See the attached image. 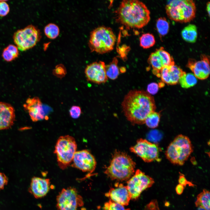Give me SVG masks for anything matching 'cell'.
Here are the masks:
<instances>
[{
  "label": "cell",
  "mask_w": 210,
  "mask_h": 210,
  "mask_svg": "<svg viewBox=\"0 0 210 210\" xmlns=\"http://www.w3.org/2000/svg\"><path fill=\"white\" fill-rule=\"evenodd\" d=\"M130 150L145 162H150L155 160L159 161L160 160L159 158L160 148L156 144L146 139L140 138L138 139L136 144L131 147Z\"/></svg>",
  "instance_id": "cell-10"
},
{
  "label": "cell",
  "mask_w": 210,
  "mask_h": 210,
  "mask_svg": "<svg viewBox=\"0 0 210 210\" xmlns=\"http://www.w3.org/2000/svg\"><path fill=\"white\" fill-rule=\"evenodd\" d=\"M198 210H205L204 209H201V208H198Z\"/></svg>",
  "instance_id": "cell-41"
},
{
  "label": "cell",
  "mask_w": 210,
  "mask_h": 210,
  "mask_svg": "<svg viewBox=\"0 0 210 210\" xmlns=\"http://www.w3.org/2000/svg\"><path fill=\"white\" fill-rule=\"evenodd\" d=\"M161 58L164 66L175 64L174 59L170 54L165 51L163 47L156 49L155 51Z\"/></svg>",
  "instance_id": "cell-26"
},
{
  "label": "cell",
  "mask_w": 210,
  "mask_h": 210,
  "mask_svg": "<svg viewBox=\"0 0 210 210\" xmlns=\"http://www.w3.org/2000/svg\"><path fill=\"white\" fill-rule=\"evenodd\" d=\"M187 66L191 70L197 78L206 79L210 73L209 58L207 55L202 54L200 60L198 61L193 59H189Z\"/></svg>",
  "instance_id": "cell-13"
},
{
  "label": "cell",
  "mask_w": 210,
  "mask_h": 210,
  "mask_svg": "<svg viewBox=\"0 0 210 210\" xmlns=\"http://www.w3.org/2000/svg\"><path fill=\"white\" fill-rule=\"evenodd\" d=\"M140 46L144 49H147L153 46L155 43L154 36L151 34L147 33L143 34L139 38Z\"/></svg>",
  "instance_id": "cell-27"
},
{
  "label": "cell",
  "mask_w": 210,
  "mask_h": 210,
  "mask_svg": "<svg viewBox=\"0 0 210 210\" xmlns=\"http://www.w3.org/2000/svg\"><path fill=\"white\" fill-rule=\"evenodd\" d=\"M115 188H112L105 195L110 200L123 206L129 204L131 196L127 186L122 183L118 185Z\"/></svg>",
  "instance_id": "cell-15"
},
{
  "label": "cell",
  "mask_w": 210,
  "mask_h": 210,
  "mask_svg": "<svg viewBox=\"0 0 210 210\" xmlns=\"http://www.w3.org/2000/svg\"><path fill=\"white\" fill-rule=\"evenodd\" d=\"M104 62L102 61L94 62L87 65L85 70L87 81L98 84L106 83L108 78Z\"/></svg>",
  "instance_id": "cell-12"
},
{
  "label": "cell",
  "mask_w": 210,
  "mask_h": 210,
  "mask_svg": "<svg viewBox=\"0 0 210 210\" xmlns=\"http://www.w3.org/2000/svg\"><path fill=\"white\" fill-rule=\"evenodd\" d=\"M77 149L76 142L73 136L66 135L58 138L54 153L56 155L58 164L61 169H65L70 165Z\"/></svg>",
  "instance_id": "cell-6"
},
{
  "label": "cell",
  "mask_w": 210,
  "mask_h": 210,
  "mask_svg": "<svg viewBox=\"0 0 210 210\" xmlns=\"http://www.w3.org/2000/svg\"><path fill=\"white\" fill-rule=\"evenodd\" d=\"M44 32L48 38L54 39L58 36L60 33V29L57 25L50 23L48 24L45 27Z\"/></svg>",
  "instance_id": "cell-30"
},
{
  "label": "cell",
  "mask_w": 210,
  "mask_h": 210,
  "mask_svg": "<svg viewBox=\"0 0 210 210\" xmlns=\"http://www.w3.org/2000/svg\"><path fill=\"white\" fill-rule=\"evenodd\" d=\"M57 210H79L84 202L82 196L74 187L63 188L56 197Z\"/></svg>",
  "instance_id": "cell-8"
},
{
  "label": "cell",
  "mask_w": 210,
  "mask_h": 210,
  "mask_svg": "<svg viewBox=\"0 0 210 210\" xmlns=\"http://www.w3.org/2000/svg\"><path fill=\"white\" fill-rule=\"evenodd\" d=\"M69 113L70 116L74 119H77L82 113V110L80 107L78 106H73L69 110Z\"/></svg>",
  "instance_id": "cell-33"
},
{
  "label": "cell",
  "mask_w": 210,
  "mask_h": 210,
  "mask_svg": "<svg viewBox=\"0 0 210 210\" xmlns=\"http://www.w3.org/2000/svg\"><path fill=\"white\" fill-rule=\"evenodd\" d=\"M185 73L179 66L175 64L165 66L161 70L160 78L163 83L174 85L178 82L180 77Z\"/></svg>",
  "instance_id": "cell-16"
},
{
  "label": "cell",
  "mask_w": 210,
  "mask_h": 210,
  "mask_svg": "<svg viewBox=\"0 0 210 210\" xmlns=\"http://www.w3.org/2000/svg\"><path fill=\"white\" fill-rule=\"evenodd\" d=\"M103 209L104 210H130L129 209H125L123 206L110 200L104 203Z\"/></svg>",
  "instance_id": "cell-31"
},
{
  "label": "cell",
  "mask_w": 210,
  "mask_h": 210,
  "mask_svg": "<svg viewBox=\"0 0 210 210\" xmlns=\"http://www.w3.org/2000/svg\"><path fill=\"white\" fill-rule=\"evenodd\" d=\"M116 40V36L111 28L101 26L91 32L89 47L91 51L103 54L113 49Z\"/></svg>",
  "instance_id": "cell-4"
},
{
  "label": "cell",
  "mask_w": 210,
  "mask_h": 210,
  "mask_svg": "<svg viewBox=\"0 0 210 210\" xmlns=\"http://www.w3.org/2000/svg\"><path fill=\"white\" fill-rule=\"evenodd\" d=\"M50 185L49 179L34 177L31 179L29 191L35 198H41L49 192Z\"/></svg>",
  "instance_id": "cell-17"
},
{
  "label": "cell",
  "mask_w": 210,
  "mask_h": 210,
  "mask_svg": "<svg viewBox=\"0 0 210 210\" xmlns=\"http://www.w3.org/2000/svg\"><path fill=\"white\" fill-rule=\"evenodd\" d=\"M23 106L28 112L31 120L33 122L47 119L48 117L45 115L42 103L38 97L28 98Z\"/></svg>",
  "instance_id": "cell-14"
},
{
  "label": "cell",
  "mask_w": 210,
  "mask_h": 210,
  "mask_svg": "<svg viewBox=\"0 0 210 210\" xmlns=\"http://www.w3.org/2000/svg\"><path fill=\"white\" fill-rule=\"evenodd\" d=\"M40 30L32 25L17 30L13 35L15 43L18 49L25 51L34 47L41 38Z\"/></svg>",
  "instance_id": "cell-7"
},
{
  "label": "cell",
  "mask_w": 210,
  "mask_h": 210,
  "mask_svg": "<svg viewBox=\"0 0 210 210\" xmlns=\"http://www.w3.org/2000/svg\"><path fill=\"white\" fill-rule=\"evenodd\" d=\"M136 163L125 152L116 150L104 173L112 180H128L134 175Z\"/></svg>",
  "instance_id": "cell-3"
},
{
  "label": "cell",
  "mask_w": 210,
  "mask_h": 210,
  "mask_svg": "<svg viewBox=\"0 0 210 210\" xmlns=\"http://www.w3.org/2000/svg\"><path fill=\"white\" fill-rule=\"evenodd\" d=\"M148 62L152 67L153 74L160 78L161 70L164 66L158 54L155 51L151 53L149 57Z\"/></svg>",
  "instance_id": "cell-19"
},
{
  "label": "cell",
  "mask_w": 210,
  "mask_h": 210,
  "mask_svg": "<svg viewBox=\"0 0 210 210\" xmlns=\"http://www.w3.org/2000/svg\"><path fill=\"white\" fill-rule=\"evenodd\" d=\"M146 210H160L158 202L156 200L151 201L146 206Z\"/></svg>",
  "instance_id": "cell-38"
},
{
  "label": "cell",
  "mask_w": 210,
  "mask_h": 210,
  "mask_svg": "<svg viewBox=\"0 0 210 210\" xmlns=\"http://www.w3.org/2000/svg\"><path fill=\"white\" fill-rule=\"evenodd\" d=\"M180 176L178 179V182L179 184L182 185L184 187L188 185L190 186L194 187L195 186L191 182L188 181L184 175L179 173Z\"/></svg>",
  "instance_id": "cell-36"
},
{
  "label": "cell",
  "mask_w": 210,
  "mask_h": 210,
  "mask_svg": "<svg viewBox=\"0 0 210 210\" xmlns=\"http://www.w3.org/2000/svg\"><path fill=\"white\" fill-rule=\"evenodd\" d=\"M71 166L72 167L83 172L90 173H92L94 171L97 164L95 158L87 150L76 151Z\"/></svg>",
  "instance_id": "cell-11"
},
{
  "label": "cell",
  "mask_w": 210,
  "mask_h": 210,
  "mask_svg": "<svg viewBox=\"0 0 210 210\" xmlns=\"http://www.w3.org/2000/svg\"><path fill=\"white\" fill-rule=\"evenodd\" d=\"M206 10L208 13V15L209 17L210 16V2H208L206 4Z\"/></svg>",
  "instance_id": "cell-40"
},
{
  "label": "cell",
  "mask_w": 210,
  "mask_h": 210,
  "mask_svg": "<svg viewBox=\"0 0 210 210\" xmlns=\"http://www.w3.org/2000/svg\"><path fill=\"white\" fill-rule=\"evenodd\" d=\"M181 35L182 38L186 41L195 43L197 36V32L195 25L190 24L185 27L182 30Z\"/></svg>",
  "instance_id": "cell-21"
},
{
  "label": "cell",
  "mask_w": 210,
  "mask_h": 210,
  "mask_svg": "<svg viewBox=\"0 0 210 210\" xmlns=\"http://www.w3.org/2000/svg\"><path fill=\"white\" fill-rule=\"evenodd\" d=\"M118 62L117 58L114 57L111 62L108 64L106 65V72L108 78L114 80L118 77L120 73L118 65Z\"/></svg>",
  "instance_id": "cell-23"
},
{
  "label": "cell",
  "mask_w": 210,
  "mask_h": 210,
  "mask_svg": "<svg viewBox=\"0 0 210 210\" xmlns=\"http://www.w3.org/2000/svg\"><path fill=\"white\" fill-rule=\"evenodd\" d=\"M124 114L128 121L134 124H145L147 116L155 111L154 97L147 91L134 90L125 96L121 103Z\"/></svg>",
  "instance_id": "cell-1"
},
{
  "label": "cell",
  "mask_w": 210,
  "mask_h": 210,
  "mask_svg": "<svg viewBox=\"0 0 210 210\" xmlns=\"http://www.w3.org/2000/svg\"><path fill=\"white\" fill-rule=\"evenodd\" d=\"M178 82L182 88H188L196 85L197 79L193 74L185 73L180 77Z\"/></svg>",
  "instance_id": "cell-25"
},
{
  "label": "cell",
  "mask_w": 210,
  "mask_h": 210,
  "mask_svg": "<svg viewBox=\"0 0 210 210\" xmlns=\"http://www.w3.org/2000/svg\"><path fill=\"white\" fill-rule=\"evenodd\" d=\"M19 54V49L16 46L9 44L4 48L2 56L4 60L10 62L17 58Z\"/></svg>",
  "instance_id": "cell-24"
},
{
  "label": "cell",
  "mask_w": 210,
  "mask_h": 210,
  "mask_svg": "<svg viewBox=\"0 0 210 210\" xmlns=\"http://www.w3.org/2000/svg\"><path fill=\"white\" fill-rule=\"evenodd\" d=\"M184 188V187L182 185L179 184L176 188V191L177 193L179 195H181L183 193Z\"/></svg>",
  "instance_id": "cell-39"
},
{
  "label": "cell",
  "mask_w": 210,
  "mask_h": 210,
  "mask_svg": "<svg viewBox=\"0 0 210 210\" xmlns=\"http://www.w3.org/2000/svg\"><path fill=\"white\" fill-rule=\"evenodd\" d=\"M160 117L159 113L155 111H153L147 116L145 120V124L150 128H155L158 126Z\"/></svg>",
  "instance_id": "cell-28"
},
{
  "label": "cell",
  "mask_w": 210,
  "mask_h": 210,
  "mask_svg": "<svg viewBox=\"0 0 210 210\" xmlns=\"http://www.w3.org/2000/svg\"><path fill=\"white\" fill-rule=\"evenodd\" d=\"M15 119L13 107L8 103L0 102V130L10 128Z\"/></svg>",
  "instance_id": "cell-18"
},
{
  "label": "cell",
  "mask_w": 210,
  "mask_h": 210,
  "mask_svg": "<svg viewBox=\"0 0 210 210\" xmlns=\"http://www.w3.org/2000/svg\"><path fill=\"white\" fill-rule=\"evenodd\" d=\"M183 22H190L195 17L196 7L192 0H185L183 6Z\"/></svg>",
  "instance_id": "cell-20"
},
{
  "label": "cell",
  "mask_w": 210,
  "mask_h": 210,
  "mask_svg": "<svg viewBox=\"0 0 210 210\" xmlns=\"http://www.w3.org/2000/svg\"><path fill=\"white\" fill-rule=\"evenodd\" d=\"M210 194L209 192L206 189L199 194L195 202L196 206L198 208L205 210H210Z\"/></svg>",
  "instance_id": "cell-22"
},
{
  "label": "cell",
  "mask_w": 210,
  "mask_h": 210,
  "mask_svg": "<svg viewBox=\"0 0 210 210\" xmlns=\"http://www.w3.org/2000/svg\"><path fill=\"white\" fill-rule=\"evenodd\" d=\"M156 27L159 35L161 36H164L168 32L169 24L166 18L160 17L157 20Z\"/></svg>",
  "instance_id": "cell-29"
},
{
  "label": "cell",
  "mask_w": 210,
  "mask_h": 210,
  "mask_svg": "<svg viewBox=\"0 0 210 210\" xmlns=\"http://www.w3.org/2000/svg\"><path fill=\"white\" fill-rule=\"evenodd\" d=\"M154 183V179L139 169L127 181V187L131 199L136 200L144 190L151 187Z\"/></svg>",
  "instance_id": "cell-9"
},
{
  "label": "cell",
  "mask_w": 210,
  "mask_h": 210,
  "mask_svg": "<svg viewBox=\"0 0 210 210\" xmlns=\"http://www.w3.org/2000/svg\"><path fill=\"white\" fill-rule=\"evenodd\" d=\"M159 87L158 84L155 83H151L148 85L147 92L150 94H155L158 92Z\"/></svg>",
  "instance_id": "cell-35"
},
{
  "label": "cell",
  "mask_w": 210,
  "mask_h": 210,
  "mask_svg": "<svg viewBox=\"0 0 210 210\" xmlns=\"http://www.w3.org/2000/svg\"><path fill=\"white\" fill-rule=\"evenodd\" d=\"M193 151L192 145L188 137L180 134L177 136L169 145L165 155L167 158L172 163L182 165Z\"/></svg>",
  "instance_id": "cell-5"
},
{
  "label": "cell",
  "mask_w": 210,
  "mask_h": 210,
  "mask_svg": "<svg viewBox=\"0 0 210 210\" xmlns=\"http://www.w3.org/2000/svg\"><path fill=\"white\" fill-rule=\"evenodd\" d=\"M6 1H0V16L6 15L10 11V7Z\"/></svg>",
  "instance_id": "cell-34"
},
{
  "label": "cell",
  "mask_w": 210,
  "mask_h": 210,
  "mask_svg": "<svg viewBox=\"0 0 210 210\" xmlns=\"http://www.w3.org/2000/svg\"><path fill=\"white\" fill-rule=\"evenodd\" d=\"M66 73V68L62 64H59L56 65L52 71L53 75L60 79L64 77Z\"/></svg>",
  "instance_id": "cell-32"
},
{
  "label": "cell",
  "mask_w": 210,
  "mask_h": 210,
  "mask_svg": "<svg viewBox=\"0 0 210 210\" xmlns=\"http://www.w3.org/2000/svg\"><path fill=\"white\" fill-rule=\"evenodd\" d=\"M8 178L3 173L0 172V191L4 189L8 182Z\"/></svg>",
  "instance_id": "cell-37"
},
{
  "label": "cell",
  "mask_w": 210,
  "mask_h": 210,
  "mask_svg": "<svg viewBox=\"0 0 210 210\" xmlns=\"http://www.w3.org/2000/svg\"><path fill=\"white\" fill-rule=\"evenodd\" d=\"M116 13L117 21L129 28H142L150 20L149 10L138 0L122 1Z\"/></svg>",
  "instance_id": "cell-2"
}]
</instances>
